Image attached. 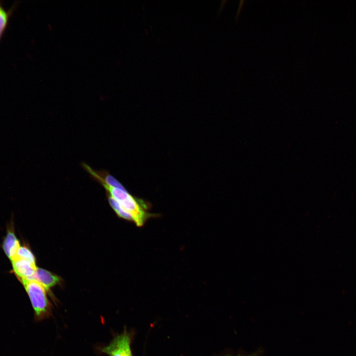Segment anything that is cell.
<instances>
[{
  "label": "cell",
  "mask_w": 356,
  "mask_h": 356,
  "mask_svg": "<svg viewBox=\"0 0 356 356\" xmlns=\"http://www.w3.org/2000/svg\"><path fill=\"white\" fill-rule=\"evenodd\" d=\"M22 283L30 300L37 320L44 319L51 314V305L47 298L46 290L35 280L22 279Z\"/></svg>",
  "instance_id": "7a4b0ae2"
},
{
  "label": "cell",
  "mask_w": 356,
  "mask_h": 356,
  "mask_svg": "<svg viewBox=\"0 0 356 356\" xmlns=\"http://www.w3.org/2000/svg\"><path fill=\"white\" fill-rule=\"evenodd\" d=\"M108 193L120 205L131 215L133 221L138 226L142 225L150 214L147 212V207L142 201L134 197L124 188L102 185Z\"/></svg>",
  "instance_id": "6da1fadb"
},
{
  "label": "cell",
  "mask_w": 356,
  "mask_h": 356,
  "mask_svg": "<svg viewBox=\"0 0 356 356\" xmlns=\"http://www.w3.org/2000/svg\"><path fill=\"white\" fill-rule=\"evenodd\" d=\"M108 197L110 205L119 216L127 220L133 221L131 215L124 210L116 200L108 195Z\"/></svg>",
  "instance_id": "9c48e42d"
},
{
  "label": "cell",
  "mask_w": 356,
  "mask_h": 356,
  "mask_svg": "<svg viewBox=\"0 0 356 356\" xmlns=\"http://www.w3.org/2000/svg\"><path fill=\"white\" fill-rule=\"evenodd\" d=\"M20 247L19 241L14 232L12 230H8L3 240L2 247L5 254L11 261L15 257Z\"/></svg>",
  "instance_id": "5b68a950"
},
{
  "label": "cell",
  "mask_w": 356,
  "mask_h": 356,
  "mask_svg": "<svg viewBox=\"0 0 356 356\" xmlns=\"http://www.w3.org/2000/svg\"><path fill=\"white\" fill-rule=\"evenodd\" d=\"M14 8L15 7L13 6L9 11L6 10L0 0V41L6 29L10 17Z\"/></svg>",
  "instance_id": "52a82bcc"
},
{
  "label": "cell",
  "mask_w": 356,
  "mask_h": 356,
  "mask_svg": "<svg viewBox=\"0 0 356 356\" xmlns=\"http://www.w3.org/2000/svg\"><path fill=\"white\" fill-rule=\"evenodd\" d=\"M13 271L19 280H34V275L37 270L36 264L20 259H15L12 261Z\"/></svg>",
  "instance_id": "277c9868"
},
{
  "label": "cell",
  "mask_w": 356,
  "mask_h": 356,
  "mask_svg": "<svg viewBox=\"0 0 356 356\" xmlns=\"http://www.w3.org/2000/svg\"><path fill=\"white\" fill-rule=\"evenodd\" d=\"M131 342V336L125 331L115 337L108 345L101 349V351L109 356H133Z\"/></svg>",
  "instance_id": "3957f363"
},
{
  "label": "cell",
  "mask_w": 356,
  "mask_h": 356,
  "mask_svg": "<svg viewBox=\"0 0 356 356\" xmlns=\"http://www.w3.org/2000/svg\"><path fill=\"white\" fill-rule=\"evenodd\" d=\"M259 356V355H258V353H254V354H253L250 355H249V356L237 355V356ZM233 356L228 355H225V356Z\"/></svg>",
  "instance_id": "30bf717a"
},
{
  "label": "cell",
  "mask_w": 356,
  "mask_h": 356,
  "mask_svg": "<svg viewBox=\"0 0 356 356\" xmlns=\"http://www.w3.org/2000/svg\"><path fill=\"white\" fill-rule=\"evenodd\" d=\"M34 279L41 283L47 291L60 281L57 276L44 269L38 267Z\"/></svg>",
  "instance_id": "8992f818"
},
{
  "label": "cell",
  "mask_w": 356,
  "mask_h": 356,
  "mask_svg": "<svg viewBox=\"0 0 356 356\" xmlns=\"http://www.w3.org/2000/svg\"><path fill=\"white\" fill-rule=\"evenodd\" d=\"M15 259H23L33 264H36L35 258L33 254L29 248L25 246L19 247L13 260Z\"/></svg>",
  "instance_id": "ba28073f"
}]
</instances>
